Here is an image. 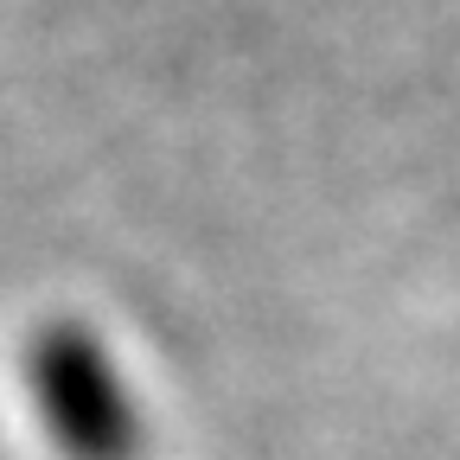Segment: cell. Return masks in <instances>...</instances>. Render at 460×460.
I'll list each match as a JSON object with an SVG mask.
<instances>
[{
  "label": "cell",
  "instance_id": "obj_1",
  "mask_svg": "<svg viewBox=\"0 0 460 460\" xmlns=\"http://www.w3.org/2000/svg\"><path fill=\"white\" fill-rule=\"evenodd\" d=\"M26 384L45 435L65 447V460H135L141 447L135 396L90 326L77 320L39 326L26 345Z\"/></svg>",
  "mask_w": 460,
  "mask_h": 460
}]
</instances>
